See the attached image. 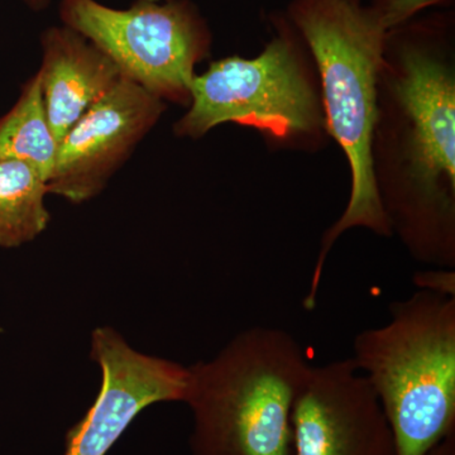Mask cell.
I'll return each mask as SVG.
<instances>
[{
	"instance_id": "cell-1",
	"label": "cell",
	"mask_w": 455,
	"mask_h": 455,
	"mask_svg": "<svg viewBox=\"0 0 455 455\" xmlns=\"http://www.w3.org/2000/svg\"><path fill=\"white\" fill-rule=\"evenodd\" d=\"M371 161L377 194L412 259L455 267V14L386 33Z\"/></svg>"
},
{
	"instance_id": "cell-2",
	"label": "cell",
	"mask_w": 455,
	"mask_h": 455,
	"mask_svg": "<svg viewBox=\"0 0 455 455\" xmlns=\"http://www.w3.org/2000/svg\"><path fill=\"white\" fill-rule=\"evenodd\" d=\"M283 12L313 55L329 137L346 156L350 173L348 203L323 235L309 291L302 301L305 309L313 310L326 259L344 233L362 228L392 236L371 161L377 79L387 31L362 0H291Z\"/></svg>"
},
{
	"instance_id": "cell-3",
	"label": "cell",
	"mask_w": 455,
	"mask_h": 455,
	"mask_svg": "<svg viewBox=\"0 0 455 455\" xmlns=\"http://www.w3.org/2000/svg\"><path fill=\"white\" fill-rule=\"evenodd\" d=\"M271 40L259 55L224 57L196 75L180 139L200 140L233 123L260 134L272 151L316 154L328 145L319 74L309 47L284 12L268 16Z\"/></svg>"
},
{
	"instance_id": "cell-4",
	"label": "cell",
	"mask_w": 455,
	"mask_h": 455,
	"mask_svg": "<svg viewBox=\"0 0 455 455\" xmlns=\"http://www.w3.org/2000/svg\"><path fill=\"white\" fill-rule=\"evenodd\" d=\"M311 364L286 331L252 326L188 367L196 455H293V401Z\"/></svg>"
},
{
	"instance_id": "cell-5",
	"label": "cell",
	"mask_w": 455,
	"mask_h": 455,
	"mask_svg": "<svg viewBox=\"0 0 455 455\" xmlns=\"http://www.w3.org/2000/svg\"><path fill=\"white\" fill-rule=\"evenodd\" d=\"M391 319L355 335V367L371 383L396 455H427L455 430V296L420 290Z\"/></svg>"
},
{
	"instance_id": "cell-6",
	"label": "cell",
	"mask_w": 455,
	"mask_h": 455,
	"mask_svg": "<svg viewBox=\"0 0 455 455\" xmlns=\"http://www.w3.org/2000/svg\"><path fill=\"white\" fill-rule=\"evenodd\" d=\"M62 25L88 38L123 76L164 103L190 106V85L211 56L212 33L193 0H136L116 9L98 0H61Z\"/></svg>"
},
{
	"instance_id": "cell-7",
	"label": "cell",
	"mask_w": 455,
	"mask_h": 455,
	"mask_svg": "<svg viewBox=\"0 0 455 455\" xmlns=\"http://www.w3.org/2000/svg\"><path fill=\"white\" fill-rule=\"evenodd\" d=\"M166 109L160 98L123 77L60 140L49 194L73 204L99 196Z\"/></svg>"
},
{
	"instance_id": "cell-8",
	"label": "cell",
	"mask_w": 455,
	"mask_h": 455,
	"mask_svg": "<svg viewBox=\"0 0 455 455\" xmlns=\"http://www.w3.org/2000/svg\"><path fill=\"white\" fill-rule=\"evenodd\" d=\"M291 424L293 455H396L381 403L352 358L311 364Z\"/></svg>"
},
{
	"instance_id": "cell-9",
	"label": "cell",
	"mask_w": 455,
	"mask_h": 455,
	"mask_svg": "<svg viewBox=\"0 0 455 455\" xmlns=\"http://www.w3.org/2000/svg\"><path fill=\"white\" fill-rule=\"evenodd\" d=\"M92 358L101 368L100 391L68 431L65 455H106L146 407L187 400L188 367L137 352L109 326L92 333Z\"/></svg>"
},
{
	"instance_id": "cell-10",
	"label": "cell",
	"mask_w": 455,
	"mask_h": 455,
	"mask_svg": "<svg viewBox=\"0 0 455 455\" xmlns=\"http://www.w3.org/2000/svg\"><path fill=\"white\" fill-rule=\"evenodd\" d=\"M41 50L37 74L51 130L59 145L75 123L124 76L109 56L65 25L42 32Z\"/></svg>"
},
{
	"instance_id": "cell-11",
	"label": "cell",
	"mask_w": 455,
	"mask_h": 455,
	"mask_svg": "<svg viewBox=\"0 0 455 455\" xmlns=\"http://www.w3.org/2000/svg\"><path fill=\"white\" fill-rule=\"evenodd\" d=\"M47 180L23 161H0V247L16 248L47 229Z\"/></svg>"
},
{
	"instance_id": "cell-12",
	"label": "cell",
	"mask_w": 455,
	"mask_h": 455,
	"mask_svg": "<svg viewBox=\"0 0 455 455\" xmlns=\"http://www.w3.org/2000/svg\"><path fill=\"white\" fill-rule=\"evenodd\" d=\"M57 147L42 97L40 76L35 74L23 86L14 107L0 116V161H23L49 180Z\"/></svg>"
},
{
	"instance_id": "cell-13",
	"label": "cell",
	"mask_w": 455,
	"mask_h": 455,
	"mask_svg": "<svg viewBox=\"0 0 455 455\" xmlns=\"http://www.w3.org/2000/svg\"><path fill=\"white\" fill-rule=\"evenodd\" d=\"M454 0H371L368 7L373 12L379 25L386 29L395 28L414 20L425 9L448 7Z\"/></svg>"
},
{
	"instance_id": "cell-14",
	"label": "cell",
	"mask_w": 455,
	"mask_h": 455,
	"mask_svg": "<svg viewBox=\"0 0 455 455\" xmlns=\"http://www.w3.org/2000/svg\"><path fill=\"white\" fill-rule=\"evenodd\" d=\"M416 286L427 291L455 296V272L453 269L438 268L418 272L414 277Z\"/></svg>"
},
{
	"instance_id": "cell-15",
	"label": "cell",
	"mask_w": 455,
	"mask_h": 455,
	"mask_svg": "<svg viewBox=\"0 0 455 455\" xmlns=\"http://www.w3.org/2000/svg\"><path fill=\"white\" fill-rule=\"evenodd\" d=\"M427 455H455V430L445 436Z\"/></svg>"
},
{
	"instance_id": "cell-16",
	"label": "cell",
	"mask_w": 455,
	"mask_h": 455,
	"mask_svg": "<svg viewBox=\"0 0 455 455\" xmlns=\"http://www.w3.org/2000/svg\"><path fill=\"white\" fill-rule=\"evenodd\" d=\"M22 2L32 11L42 12L50 7L51 0H22Z\"/></svg>"
},
{
	"instance_id": "cell-17",
	"label": "cell",
	"mask_w": 455,
	"mask_h": 455,
	"mask_svg": "<svg viewBox=\"0 0 455 455\" xmlns=\"http://www.w3.org/2000/svg\"><path fill=\"white\" fill-rule=\"evenodd\" d=\"M147 2H170V0H147Z\"/></svg>"
}]
</instances>
